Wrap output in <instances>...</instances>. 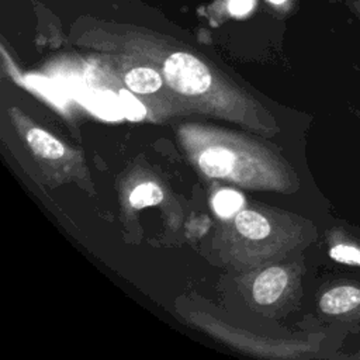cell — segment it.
<instances>
[{
    "mask_svg": "<svg viewBox=\"0 0 360 360\" xmlns=\"http://www.w3.org/2000/svg\"><path fill=\"white\" fill-rule=\"evenodd\" d=\"M266 1H269V3H270V4H273V6L281 7V6H285L290 0H266Z\"/></svg>",
    "mask_w": 360,
    "mask_h": 360,
    "instance_id": "cell-14",
    "label": "cell"
},
{
    "mask_svg": "<svg viewBox=\"0 0 360 360\" xmlns=\"http://www.w3.org/2000/svg\"><path fill=\"white\" fill-rule=\"evenodd\" d=\"M236 229L240 235L249 239H263L270 233L269 221L255 211H242L235 218Z\"/></svg>",
    "mask_w": 360,
    "mask_h": 360,
    "instance_id": "cell-7",
    "label": "cell"
},
{
    "mask_svg": "<svg viewBox=\"0 0 360 360\" xmlns=\"http://www.w3.org/2000/svg\"><path fill=\"white\" fill-rule=\"evenodd\" d=\"M120 97L122 100V105H124V112L128 118L131 120H141L145 114L143 107L141 105V103L134 98V96L131 93H128L127 90H121L120 91Z\"/></svg>",
    "mask_w": 360,
    "mask_h": 360,
    "instance_id": "cell-11",
    "label": "cell"
},
{
    "mask_svg": "<svg viewBox=\"0 0 360 360\" xmlns=\"http://www.w3.org/2000/svg\"><path fill=\"white\" fill-rule=\"evenodd\" d=\"M163 200V193L160 187L153 181H146L134 188L129 195V204L136 208H145L150 205H158Z\"/></svg>",
    "mask_w": 360,
    "mask_h": 360,
    "instance_id": "cell-8",
    "label": "cell"
},
{
    "mask_svg": "<svg viewBox=\"0 0 360 360\" xmlns=\"http://www.w3.org/2000/svg\"><path fill=\"white\" fill-rule=\"evenodd\" d=\"M319 308L328 315H345L360 308V288L352 284L336 285L319 300Z\"/></svg>",
    "mask_w": 360,
    "mask_h": 360,
    "instance_id": "cell-2",
    "label": "cell"
},
{
    "mask_svg": "<svg viewBox=\"0 0 360 360\" xmlns=\"http://www.w3.org/2000/svg\"><path fill=\"white\" fill-rule=\"evenodd\" d=\"M329 256L339 263L360 266V246L352 242H340L330 248Z\"/></svg>",
    "mask_w": 360,
    "mask_h": 360,
    "instance_id": "cell-10",
    "label": "cell"
},
{
    "mask_svg": "<svg viewBox=\"0 0 360 360\" xmlns=\"http://www.w3.org/2000/svg\"><path fill=\"white\" fill-rule=\"evenodd\" d=\"M162 72L167 84L184 96L202 94L212 83L210 68L187 51L167 53L162 63Z\"/></svg>",
    "mask_w": 360,
    "mask_h": 360,
    "instance_id": "cell-1",
    "label": "cell"
},
{
    "mask_svg": "<svg viewBox=\"0 0 360 360\" xmlns=\"http://www.w3.org/2000/svg\"><path fill=\"white\" fill-rule=\"evenodd\" d=\"M349 7L360 17V0H349Z\"/></svg>",
    "mask_w": 360,
    "mask_h": 360,
    "instance_id": "cell-13",
    "label": "cell"
},
{
    "mask_svg": "<svg viewBox=\"0 0 360 360\" xmlns=\"http://www.w3.org/2000/svg\"><path fill=\"white\" fill-rule=\"evenodd\" d=\"M27 142L34 153L45 159H58L65 153L63 145L39 128H32L27 134Z\"/></svg>",
    "mask_w": 360,
    "mask_h": 360,
    "instance_id": "cell-6",
    "label": "cell"
},
{
    "mask_svg": "<svg viewBox=\"0 0 360 360\" xmlns=\"http://www.w3.org/2000/svg\"><path fill=\"white\" fill-rule=\"evenodd\" d=\"M235 163V153L226 148H208L200 159V169L210 177H225L232 172Z\"/></svg>",
    "mask_w": 360,
    "mask_h": 360,
    "instance_id": "cell-4",
    "label": "cell"
},
{
    "mask_svg": "<svg viewBox=\"0 0 360 360\" xmlns=\"http://www.w3.org/2000/svg\"><path fill=\"white\" fill-rule=\"evenodd\" d=\"M125 84L134 93L149 94L160 89L162 77L159 72L149 66H136L128 70L124 76Z\"/></svg>",
    "mask_w": 360,
    "mask_h": 360,
    "instance_id": "cell-5",
    "label": "cell"
},
{
    "mask_svg": "<svg viewBox=\"0 0 360 360\" xmlns=\"http://www.w3.org/2000/svg\"><path fill=\"white\" fill-rule=\"evenodd\" d=\"M243 205V197L235 190H221L212 200V207L221 218H229Z\"/></svg>",
    "mask_w": 360,
    "mask_h": 360,
    "instance_id": "cell-9",
    "label": "cell"
},
{
    "mask_svg": "<svg viewBox=\"0 0 360 360\" xmlns=\"http://www.w3.org/2000/svg\"><path fill=\"white\" fill-rule=\"evenodd\" d=\"M288 283V276L281 267H270L259 274L253 284V297L257 304H273Z\"/></svg>",
    "mask_w": 360,
    "mask_h": 360,
    "instance_id": "cell-3",
    "label": "cell"
},
{
    "mask_svg": "<svg viewBox=\"0 0 360 360\" xmlns=\"http://www.w3.org/2000/svg\"><path fill=\"white\" fill-rule=\"evenodd\" d=\"M256 0H226V10L233 17H242L252 11Z\"/></svg>",
    "mask_w": 360,
    "mask_h": 360,
    "instance_id": "cell-12",
    "label": "cell"
}]
</instances>
